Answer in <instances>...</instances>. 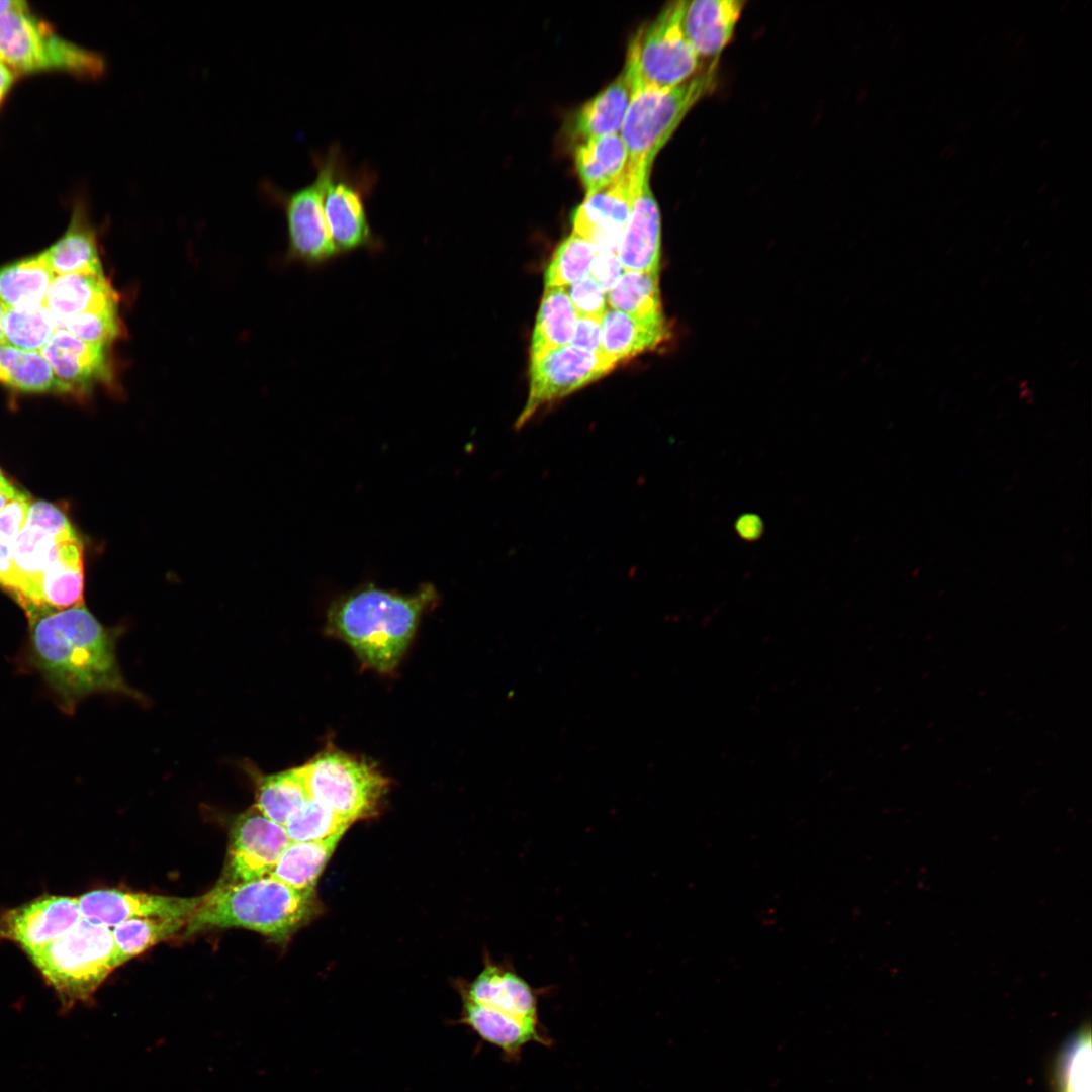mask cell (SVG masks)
<instances>
[{"mask_svg":"<svg viewBox=\"0 0 1092 1092\" xmlns=\"http://www.w3.org/2000/svg\"><path fill=\"white\" fill-rule=\"evenodd\" d=\"M312 163L323 182L324 213L337 252L373 247L365 208V197L376 180L373 172L350 169L339 146L330 147L325 155L313 154Z\"/></svg>","mask_w":1092,"mask_h":1092,"instance_id":"8","label":"cell"},{"mask_svg":"<svg viewBox=\"0 0 1092 1092\" xmlns=\"http://www.w3.org/2000/svg\"><path fill=\"white\" fill-rule=\"evenodd\" d=\"M76 537L60 509L43 500L31 503L26 523L13 541L11 569L3 587L24 611L34 606L40 577L58 557L61 544Z\"/></svg>","mask_w":1092,"mask_h":1092,"instance_id":"10","label":"cell"},{"mask_svg":"<svg viewBox=\"0 0 1092 1092\" xmlns=\"http://www.w3.org/2000/svg\"><path fill=\"white\" fill-rule=\"evenodd\" d=\"M352 823L310 798L284 827L291 841H317L345 833Z\"/></svg>","mask_w":1092,"mask_h":1092,"instance_id":"37","label":"cell"},{"mask_svg":"<svg viewBox=\"0 0 1092 1092\" xmlns=\"http://www.w3.org/2000/svg\"><path fill=\"white\" fill-rule=\"evenodd\" d=\"M14 72L0 61V106L14 83Z\"/></svg>","mask_w":1092,"mask_h":1092,"instance_id":"45","label":"cell"},{"mask_svg":"<svg viewBox=\"0 0 1092 1092\" xmlns=\"http://www.w3.org/2000/svg\"><path fill=\"white\" fill-rule=\"evenodd\" d=\"M634 93L633 83L623 69L601 92L584 103L573 115L569 132L573 140H585L619 133Z\"/></svg>","mask_w":1092,"mask_h":1092,"instance_id":"23","label":"cell"},{"mask_svg":"<svg viewBox=\"0 0 1092 1092\" xmlns=\"http://www.w3.org/2000/svg\"><path fill=\"white\" fill-rule=\"evenodd\" d=\"M59 327L58 318L44 304L32 309H6L4 343L25 351L40 352Z\"/></svg>","mask_w":1092,"mask_h":1092,"instance_id":"35","label":"cell"},{"mask_svg":"<svg viewBox=\"0 0 1092 1092\" xmlns=\"http://www.w3.org/2000/svg\"><path fill=\"white\" fill-rule=\"evenodd\" d=\"M284 826L266 817L255 805L234 821L221 884H236L269 876L290 844Z\"/></svg>","mask_w":1092,"mask_h":1092,"instance_id":"12","label":"cell"},{"mask_svg":"<svg viewBox=\"0 0 1092 1092\" xmlns=\"http://www.w3.org/2000/svg\"><path fill=\"white\" fill-rule=\"evenodd\" d=\"M116 303L117 294L104 272L55 276L43 302L59 323L78 313Z\"/></svg>","mask_w":1092,"mask_h":1092,"instance_id":"25","label":"cell"},{"mask_svg":"<svg viewBox=\"0 0 1092 1092\" xmlns=\"http://www.w3.org/2000/svg\"><path fill=\"white\" fill-rule=\"evenodd\" d=\"M648 175L649 172L636 171L627 164L617 180L586 195L574 209L573 233L592 243L597 251L618 255L637 189Z\"/></svg>","mask_w":1092,"mask_h":1092,"instance_id":"14","label":"cell"},{"mask_svg":"<svg viewBox=\"0 0 1092 1092\" xmlns=\"http://www.w3.org/2000/svg\"><path fill=\"white\" fill-rule=\"evenodd\" d=\"M607 301L613 309L636 316L663 312L659 273L625 270L607 292Z\"/></svg>","mask_w":1092,"mask_h":1092,"instance_id":"33","label":"cell"},{"mask_svg":"<svg viewBox=\"0 0 1092 1092\" xmlns=\"http://www.w3.org/2000/svg\"><path fill=\"white\" fill-rule=\"evenodd\" d=\"M314 891H298L271 876L217 885L186 923L185 936L229 927L257 931L284 941L314 913Z\"/></svg>","mask_w":1092,"mask_h":1092,"instance_id":"3","label":"cell"},{"mask_svg":"<svg viewBox=\"0 0 1092 1092\" xmlns=\"http://www.w3.org/2000/svg\"><path fill=\"white\" fill-rule=\"evenodd\" d=\"M21 493H22V491H20L19 493H16V494H15V493H10V492L4 491V490H0V511H1V510H2V509H3V508H4V507H5V506H6V505H7V504H8L9 502H10V500H12V499L16 498V497H17V496H19V495H20Z\"/></svg>","mask_w":1092,"mask_h":1092,"instance_id":"48","label":"cell"},{"mask_svg":"<svg viewBox=\"0 0 1092 1092\" xmlns=\"http://www.w3.org/2000/svg\"><path fill=\"white\" fill-rule=\"evenodd\" d=\"M616 365L602 352H587L571 345L531 358L529 396L516 428L523 427L542 406L602 378Z\"/></svg>","mask_w":1092,"mask_h":1092,"instance_id":"11","label":"cell"},{"mask_svg":"<svg viewBox=\"0 0 1092 1092\" xmlns=\"http://www.w3.org/2000/svg\"><path fill=\"white\" fill-rule=\"evenodd\" d=\"M253 777L256 784L254 805L282 826L312 798L303 765L268 776L255 770Z\"/></svg>","mask_w":1092,"mask_h":1092,"instance_id":"29","label":"cell"},{"mask_svg":"<svg viewBox=\"0 0 1092 1092\" xmlns=\"http://www.w3.org/2000/svg\"><path fill=\"white\" fill-rule=\"evenodd\" d=\"M6 309L7 308L0 302V344L4 343L3 320Z\"/></svg>","mask_w":1092,"mask_h":1092,"instance_id":"49","label":"cell"},{"mask_svg":"<svg viewBox=\"0 0 1092 1092\" xmlns=\"http://www.w3.org/2000/svg\"><path fill=\"white\" fill-rule=\"evenodd\" d=\"M577 313L566 288H546L537 313L531 341V358L570 345Z\"/></svg>","mask_w":1092,"mask_h":1092,"instance_id":"32","label":"cell"},{"mask_svg":"<svg viewBox=\"0 0 1092 1092\" xmlns=\"http://www.w3.org/2000/svg\"><path fill=\"white\" fill-rule=\"evenodd\" d=\"M186 923L185 920L139 918L112 927L118 967L175 935Z\"/></svg>","mask_w":1092,"mask_h":1092,"instance_id":"34","label":"cell"},{"mask_svg":"<svg viewBox=\"0 0 1092 1092\" xmlns=\"http://www.w3.org/2000/svg\"><path fill=\"white\" fill-rule=\"evenodd\" d=\"M625 269L617 254L597 251L590 268V275L608 292L619 280Z\"/></svg>","mask_w":1092,"mask_h":1092,"instance_id":"43","label":"cell"},{"mask_svg":"<svg viewBox=\"0 0 1092 1092\" xmlns=\"http://www.w3.org/2000/svg\"><path fill=\"white\" fill-rule=\"evenodd\" d=\"M0 490H4V491L10 492V493H15V494L20 492V490H18L15 486H13L6 479V477L3 475L1 470H0Z\"/></svg>","mask_w":1092,"mask_h":1092,"instance_id":"47","label":"cell"},{"mask_svg":"<svg viewBox=\"0 0 1092 1092\" xmlns=\"http://www.w3.org/2000/svg\"><path fill=\"white\" fill-rule=\"evenodd\" d=\"M618 256L625 270L659 273L661 216L649 175L637 189Z\"/></svg>","mask_w":1092,"mask_h":1092,"instance_id":"19","label":"cell"},{"mask_svg":"<svg viewBox=\"0 0 1092 1092\" xmlns=\"http://www.w3.org/2000/svg\"><path fill=\"white\" fill-rule=\"evenodd\" d=\"M566 291L577 315L603 317L607 310V292L592 275L570 285Z\"/></svg>","mask_w":1092,"mask_h":1092,"instance_id":"40","label":"cell"},{"mask_svg":"<svg viewBox=\"0 0 1092 1092\" xmlns=\"http://www.w3.org/2000/svg\"><path fill=\"white\" fill-rule=\"evenodd\" d=\"M597 253L584 238L571 233L556 248L544 274L546 288L570 286L588 275Z\"/></svg>","mask_w":1092,"mask_h":1092,"instance_id":"36","label":"cell"},{"mask_svg":"<svg viewBox=\"0 0 1092 1092\" xmlns=\"http://www.w3.org/2000/svg\"><path fill=\"white\" fill-rule=\"evenodd\" d=\"M0 383L29 393L70 394L40 352L0 344Z\"/></svg>","mask_w":1092,"mask_h":1092,"instance_id":"31","label":"cell"},{"mask_svg":"<svg viewBox=\"0 0 1092 1092\" xmlns=\"http://www.w3.org/2000/svg\"><path fill=\"white\" fill-rule=\"evenodd\" d=\"M43 254L55 276L79 272L103 273L96 231L83 203L76 204L68 230Z\"/></svg>","mask_w":1092,"mask_h":1092,"instance_id":"26","label":"cell"},{"mask_svg":"<svg viewBox=\"0 0 1092 1092\" xmlns=\"http://www.w3.org/2000/svg\"><path fill=\"white\" fill-rule=\"evenodd\" d=\"M60 327L82 341L105 347L122 334L117 303L70 316Z\"/></svg>","mask_w":1092,"mask_h":1092,"instance_id":"38","label":"cell"},{"mask_svg":"<svg viewBox=\"0 0 1092 1092\" xmlns=\"http://www.w3.org/2000/svg\"><path fill=\"white\" fill-rule=\"evenodd\" d=\"M82 918L78 899L48 896L0 915V938L20 945L30 956L62 936Z\"/></svg>","mask_w":1092,"mask_h":1092,"instance_id":"16","label":"cell"},{"mask_svg":"<svg viewBox=\"0 0 1092 1092\" xmlns=\"http://www.w3.org/2000/svg\"><path fill=\"white\" fill-rule=\"evenodd\" d=\"M55 278L43 252L0 268V302L7 309H32L43 304Z\"/></svg>","mask_w":1092,"mask_h":1092,"instance_id":"28","label":"cell"},{"mask_svg":"<svg viewBox=\"0 0 1092 1092\" xmlns=\"http://www.w3.org/2000/svg\"><path fill=\"white\" fill-rule=\"evenodd\" d=\"M0 61L17 73L62 71L85 80L107 69L103 55L63 38L28 7L0 14Z\"/></svg>","mask_w":1092,"mask_h":1092,"instance_id":"6","label":"cell"},{"mask_svg":"<svg viewBox=\"0 0 1092 1092\" xmlns=\"http://www.w3.org/2000/svg\"><path fill=\"white\" fill-rule=\"evenodd\" d=\"M202 898L101 889L85 893L77 899L82 918L112 928L139 918L188 921Z\"/></svg>","mask_w":1092,"mask_h":1092,"instance_id":"15","label":"cell"},{"mask_svg":"<svg viewBox=\"0 0 1092 1092\" xmlns=\"http://www.w3.org/2000/svg\"><path fill=\"white\" fill-rule=\"evenodd\" d=\"M260 186L262 192L284 210L290 258L321 264L338 254L325 217L323 182L317 174L311 184L291 193L268 181Z\"/></svg>","mask_w":1092,"mask_h":1092,"instance_id":"13","label":"cell"},{"mask_svg":"<svg viewBox=\"0 0 1092 1092\" xmlns=\"http://www.w3.org/2000/svg\"><path fill=\"white\" fill-rule=\"evenodd\" d=\"M745 4L741 0H682L681 27L700 58L719 59L734 35Z\"/></svg>","mask_w":1092,"mask_h":1092,"instance_id":"20","label":"cell"},{"mask_svg":"<svg viewBox=\"0 0 1092 1092\" xmlns=\"http://www.w3.org/2000/svg\"><path fill=\"white\" fill-rule=\"evenodd\" d=\"M29 957L66 1006L88 1000L118 967L111 928L85 918Z\"/></svg>","mask_w":1092,"mask_h":1092,"instance_id":"4","label":"cell"},{"mask_svg":"<svg viewBox=\"0 0 1092 1092\" xmlns=\"http://www.w3.org/2000/svg\"><path fill=\"white\" fill-rule=\"evenodd\" d=\"M12 545L13 541L0 536V586L2 588L8 579L11 569Z\"/></svg>","mask_w":1092,"mask_h":1092,"instance_id":"44","label":"cell"},{"mask_svg":"<svg viewBox=\"0 0 1092 1092\" xmlns=\"http://www.w3.org/2000/svg\"><path fill=\"white\" fill-rule=\"evenodd\" d=\"M669 338L663 312L636 316L607 308L602 318V353L616 364L654 350Z\"/></svg>","mask_w":1092,"mask_h":1092,"instance_id":"21","label":"cell"},{"mask_svg":"<svg viewBox=\"0 0 1092 1092\" xmlns=\"http://www.w3.org/2000/svg\"><path fill=\"white\" fill-rule=\"evenodd\" d=\"M682 0L669 2L629 43L624 70L634 90L665 89L696 76L701 58L681 27Z\"/></svg>","mask_w":1092,"mask_h":1092,"instance_id":"7","label":"cell"},{"mask_svg":"<svg viewBox=\"0 0 1092 1092\" xmlns=\"http://www.w3.org/2000/svg\"><path fill=\"white\" fill-rule=\"evenodd\" d=\"M602 318L577 315L570 345L587 352H602Z\"/></svg>","mask_w":1092,"mask_h":1092,"instance_id":"42","label":"cell"},{"mask_svg":"<svg viewBox=\"0 0 1092 1092\" xmlns=\"http://www.w3.org/2000/svg\"><path fill=\"white\" fill-rule=\"evenodd\" d=\"M26 659L38 671L60 709L72 714L86 697L117 693L141 700L121 675L116 660L119 629L104 627L84 603L26 613Z\"/></svg>","mask_w":1092,"mask_h":1092,"instance_id":"1","label":"cell"},{"mask_svg":"<svg viewBox=\"0 0 1092 1092\" xmlns=\"http://www.w3.org/2000/svg\"><path fill=\"white\" fill-rule=\"evenodd\" d=\"M718 60H712L705 72L677 86L634 90L620 130L628 152V166L650 173L658 152L691 108L715 89Z\"/></svg>","mask_w":1092,"mask_h":1092,"instance_id":"5","label":"cell"},{"mask_svg":"<svg viewBox=\"0 0 1092 1092\" xmlns=\"http://www.w3.org/2000/svg\"><path fill=\"white\" fill-rule=\"evenodd\" d=\"M83 545L79 537L61 544L58 557L43 571L35 604L25 613L42 608L63 610L83 603Z\"/></svg>","mask_w":1092,"mask_h":1092,"instance_id":"24","label":"cell"},{"mask_svg":"<svg viewBox=\"0 0 1092 1092\" xmlns=\"http://www.w3.org/2000/svg\"><path fill=\"white\" fill-rule=\"evenodd\" d=\"M1060 1092H1091L1089 1030L1080 1033L1064 1053L1060 1071Z\"/></svg>","mask_w":1092,"mask_h":1092,"instance_id":"39","label":"cell"},{"mask_svg":"<svg viewBox=\"0 0 1092 1092\" xmlns=\"http://www.w3.org/2000/svg\"><path fill=\"white\" fill-rule=\"evenodd\" d=\"M437 599L431 583L408 595L370 584L331 606L328 629L345 640L363 664L388 672L403 655L422 615Z\"/></svg>","mask_w":1092,"mask_h":1092,"instance_id":"2","label":"cell"},{"mask_svg":"<svg viewBox=\"0 0 1092 1092\" xmlns=\"http://www.w3.org/2000/svg\"><path fill=\"white\" fill-rule=\"evenodd\" d=\"M460 1022L470 1027L485 1042L498 1048L509 1061H519L525 1045L536 1042L552 1044L541 1022L524 1021L491 1010L463 997Z\"/></svg>","mask_w":1092,"mask_h":1092,"instance_id":"22","label":"cell"},{"mask_svg":"<svg viewBox=\"0 0 1092 1092\" xmlns=\"http://www.w3.org/2000/svg\"><path fill=\"white\" fill-rule=\"evenodd\" d=\"M20 8H27V3L25 1H14V0L3 1V0H0V14H2L4 12H7V11H10V10H13V9H20Z\"/></svg>","mask_w":1092,"mask_h":1092,"instance_id":"46","label":"cell"},{"mask_svg":"<svg viewBox=\"0 0 1092 1092\" xmlns=\"http://www.w3.org/2000/svg\"><path fill=\"white\" fill-rule=\"evenodd\" d=\"M31 503L22 492L0 511V536L14 541L26 523Z\"/></svg>","mask_w":1092,"mask_h":1092,"instance_id":"41","label":"cell"},{"mask_svg":"<svg viewBox=\"0 0 1092 1092\" xmlns=\"http://www.w3.org/2000/svg\"><path fill=\"white\" fill-rule=\"evenodd\" d=\"M540 995L541 990L531 986L513 968L490 962L463 993V997L474 1003L530 1022H540Z\"/></svg>","mask_w":1092,"mask_h":1092,"instance_id":"18","label":"cell"},{"mask_svg":"<svg viewBox=\"0 0 1092 1092\" xmlns=\"http://www.w3.org/2000/svg\"><path fill=\"white\" fill-rule=\"evenodd\" d=\"M106 348L82 341L59 327L40 353L69 393L82 396L96 384L112 380Z\"/></svg>","mask_w":1092,"mask_h":1092,"instance_id":"17","label":"cell"},{"mask_svg":"<svg viewBox=\"0 0 1092 1092\" xmlns=\"http://www.w3.org/2000/svg\"><path fill=\"white\" fill-rule=\"evenodd\" d=\"M303 767L311 797L351 822L374 815L389 785L372 764L334 749Z\"/></svg>","mask_w":1092,"mask_h":1092,"instance_id":"9","label":"cell"},{"mask_svg":"<svg viewBox=\"0 0 1092 1092\" xmlns=\"http://www.w3.org/2000/svg\"><path fill=\"white\" fill-rule=\"evenodd\" d=\"M344 833L317 841H291L271 877L298 891H314L317 879Z\"/></svg>","mask_w":1092,"mask_h":1092,"instance_id":"30","label":"cell"},{"mask_svg":"<svg viewBox=\"0 0 1092 1092\" xmlns=\"http://www.w3.org/2000/svg\"><path fill=\"white\" fill-rule=\"evenodd\" d=\"M574 164L586 195L617 180L628 164L627 148L620 132L580 142L575 148Z\"/></svg>","mask_w":1092,"mask_h":1092,"instance_id":"27","label":"cell"}]
</instances>
